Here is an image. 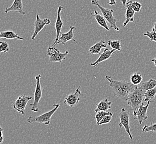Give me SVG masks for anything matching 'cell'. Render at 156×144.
<instances>
[{"label":"cell","mask_w":156,"mask_h":144,"mask_svg":"<svg viewBox=\"0 0 156 144\" xmlns=\"http://www.w3.org/2000/svg\"><path fill=\"white\" fill-rule=\"evenodd\" d=\"M105 78L110 83L113 95L125 101L127 100L131 93L137 87V85L132 84L131 82L116 81L109 76H106Z\"/></svg>","instance_id":"cell-1"},{"label":"cell","mask_w":156,"mask_h":144,"mask_svg":"<svg viewBox=\"0 0 156 144\" xmlns=\"http://www.w3.org/2000/svg\"><path fill=\"white\" fill-rule=\"evenodd\" d=\"M145 93V90H143L140 86H137L135 89L131 93L126 101L127 104L132 108L133 115L136 113L140 106L144 102Z\"/></svg>","instance_id":"cell-2"},{"label":"cell","mask_w":156,"mask_h":144,"mask_svg":"<svg viewBox=\"0 0 156 144\" xmlns=\"http://www.w3.org/2000/svg\"><path fill=\"white\" fill-rule=\"evenodd\" d=\"M99 0H92L91 3L93 5L96 6L99 9H100L101 12L102 13V16L105 17L106 20L108 22L109 24H110V26L113 28L116 31H119L120 28L117 27L116 25V19L115 18L113 15L114 10L110 9H106L101 6L99 2Z\"/></svg>","instance_id":"cell-3"},{"label":"cell","mask_w":156,"mask_h":144,"mask_svg":"<svg viewBox=\"0 0 156 144\" xmlns=\"http://www.w3.org/2000/svg\"><path fill=\"white\" fill-rule=\"evenodd\" d=\"M53 106H54V109L42 114L41 115H39L38 117H30L27 119L28 123L30 124L38 123L40 124H45L47 125H49L51 123L52 116L55 113V111L57 110L59 108L60 104H54Z\"/></svg>","instance_id":"cell-4"},{"label":"cell","mask_w":156,"mask_h":144,"mask_svg":"<svg viewBox=\"0 0 156 144\" xmlns=\"http://www.w3.org/2000/svg\"><path fill=\"white\" fill-rule=\"evenodd\" d=\"M69 54V52L66 51L62 53L54 47H48L47 50V56L49 57V61L51 62H59L61 63L62 60H65L66 57Z\"/></svg>","instance_id":"cell-5"},{"label":"cell","mask_w":156,"mask_h":144,"mask_svg":"<svg viewBox=\"0 0 156 144\" xmlns=\"http://www.w3.org/2000/svg\"><path fill=\"white\" fill-rule=\"evenodd\" d=\"M41 78V75L40 74H38L36 77V87L35 89L34 92V102L30 105H32V108L30 110L34 112H38V106L41 99L42 98V89L40 79Z\"/></svg>","instance_id":"cell-6"},{"label":"cell","mask_w":156,"mask_h":144,"mask_svg":"<svg viewBox=\"0 0 156 144\" xmlns=\"http://www.w3.org/2000/svg\"><path fill=\"white\" fill-rule=\"evenodd\" d=\"M119 116L120 119V123L119 124V126L120 128H121L122 127H124L126 132L129 136V138L132 140L133 139V136L130 131L129 111H127L125 108H122Z\"/></svg>","instance_id":"cell-7"},{"label":"cell","mask_w":156,"mask_h":144,"mask_svg":"<svg viewBox=\"0 0 156 144\" xmlns=\"http://www.w3.org/2000/svg\"><path fill=\"white\" fill-rule=\"evenodd\" d=\"M32 99V96H27L25 95H20L15 102L12 103V108L22 115H24V110L28 102Z\"/></svg>","instance_id":"cell-8"},{"label":"cell","mask_w":156,"mask_h":144,"mask_svg":"<svg viewBox=\"0 0 156 144\" xmlns=\"http://www.w3.org/2000/svg\"><path fill=\"white\" fill-rule=\"evenodd\" d=\"M51 23V21L48 18H45L42 20L40 18L39 15L37 14L36 19L34 22V31L33 34L31 37V39L34 40L36 38L38 34V33L45 27V26L49 25Z\"/></svg>","instance_id":"cell-9"},{"label":"cell","mask_w":156,"mask_h":144,"mask_svg":"<svg viewBox=\"0 0 156 144\" xmlns=\"http://www.w3.org/2000/svg\"><path fill=\"white\" fill-rule=\"evenodd\" d=\"M80 88L81 87L79 86L76 89L75 93L69 94L66 97L64 103L65 104L69 105L70 107H72V108L78 105L80 101V95L81 94V92L80 90Z\"/></svg>","instance_id":"cell-10"},{"label":"cell","mask_w":156,"mask_h":144,"mask_svg":"<svg viewBox=\"0 0 156 144\" xmlns=\"http://www.w3.org/2000/svg\"><path fill=\"white\" fill-rule=\"evenodd\" d=\"M65 9V7H63V6H59L58 7L57 11V19L55 24V31H56V38L54 41V44L52 45L53 47H55L57 44L58 40L59 39L60 34L62 33V30L63 26V20L61 17V13L63 9Z\"/></svg>","instance_id":"cell-11"},{"label":"cell","mask_w":156,"mask_h":144,"mask_svg":"<svg viewBox=\"0 0 156 144\" xmlns=\"http://www.w3.org/2000/svg\"><path fill=\"white\" fill-rule=\"evenodd\" d=\"M79 28L74 27L72 26H70V30L67 33H61V36L59 37V39L58 40L56 45L58 44H62L63 45H66V42L69 41H73V42L77 43V42L74 39V34L73 33V31L74 30H78Z\"/></svg>","instance_id":"cell-12"},{"label":"cell","mask_w":156,"mask_h":144,"mask_svg":"<svg viewBox=\"0 0 156 144\" xmlns=\"http://www.w3.org/2000/svg\"><path fill=\"white\" fill-rule=\"evenodd\" d=\"M151 101L147 102V104L146 106H144V103L141 104L138 109L136 114L134 115L135 119L138 120L139 124L141 125L145 120L148 119L147 111L148 108L150 106Z\"/></svg>","instance_id":"cell-13"},{"label":"cell","mask_w":156,"mask_h":144,"mask_svg":"<svg viewBox=\"0 0 156 144\" xmlns=\"http://www.w3.org/2000/svg\"><path fill=\"white\" fill-rule=\"evenodd\" d=\"M11 11L18 12L22 15H26V13L24 12L23 9L22 0H14L11 6L9 7H6L5 10V13H7Z\"/></svg>","instance_id":"cell-14"},{"label":"cell","mask_w":156,"mask_h":144,"mask_svg":"<svg viewBox=\"0 0 156 144\" xmlns=\"http://www.w3.org/2000/svg\"><path fill=\"white\" fill-rule=\"evenodd\" d=\"M134 0H128L126 3V19L123 23V27H126L129 22L134 21L135 12L131 7V3Z\"/></svg>","instance_id":"cell-15"},{"label":"cell","mask_w":156,"mask_h":144,"mask_svg":"<svg viewBox=\"0 0 156 144\" xmlns=\"http://www.w3.org/2000/svg\"><path fill=\"white\" fill-rule=\"evenodd\" d=\"M116 51V50L114 49H112V50H109L108 48H105L104 51L103 52V53L100 54V56L99 58L94 63H91V66H97L99 63L110 59L111 56H112V54H113Z\"/></svg>","instance_id":"cell-16"},{"label":"cell","mask_w":156,"mask_h":144,"mask_svg":"<svg viewBox=\"0 0 156 144\" xmlns=\"http://www.w3.org/2000/svg\"><path fill=\"white\" fill-rule=\"evenodd\" d=\"M91 14L92 15L94 16V18H95V20L97 22V23L100 25V27L104 28L106 30H110L108 25L107 23H106V19H105V17L103 16L100 15L99 14V12H98L96 10L95 11L94 15L93 13H91Z\"/></svg>","instance_id":"cell-17"},{"label":"cell","mask_w":156,"mask_h":144,"mask_svg":"<svg viewBox=\"0 0 156 144\" xmlns=\"http://www.w3.org/2000/svg\"><path fill=\"white\" fill-rule=\"evenodd\" d=\"M112 103L109 102L108 99H105L101 100L100 102L96 104V108L95 111H108L111 108Z\"/></svg>","instance_id":"cell-18"},{"label":"cell","mask_w":156,"mask_h":144,"mask_svg":"<svg viewBox=\"0 0 156 144\" xmlns=\"http://www.w3.org/2000/svg\"><path fill=\"white\" fill-rule=\"evenodd\" d=\"M107 45L104 41H100L93 45L89 49V52L92 54H100V51L103 48H106Z\"/></svg>","instance_id":"cell-19"},{"label":"cell","mask_w":156,"mask_h":144,"mask_svg":"<svg viewBox=\"0 0 156 144\" xmlns=\"http://www.w3.org/2000/svg\"><path fill=\"white\" fill-rule=\"evenodd\" d=\"M0 38H4V39H17L18 40H23V38L21 37L17 34L15 33L13 31H5L2 32L0 33Z\"/></svg>","instance_id":"cell-20"},{"label":"cell","mask_w":156,"mask_h":144,"mask_svg":"<svg viewBox=\"0 0 156 144\" xmlns=\"http://www.w3.org/2000/svg\"><path fill=\"white\" fill-rule=\"evenodd\" d=\"M140 87L145 91L151 89L156 87V80L154 79H150L148 81L142 83Z\"/></svg>","instance_id":"cell-21"},{"label":"cell","mask_w":156,"mask_h":144,"mask_svg":"<svg viewBox=\"0 0 156 144\" xmlns=\"http://www.w3.org/2000/svg\"><path fill=\"white\" fill-rule=\"evenodd\" d=\"M142 75L141 74L140 72H136L133 73V74L131 75V82L132 84L135 85H138L140 84L142 81Z\"/></svg>","instance_id":"cell-22"},{"label":"cell","mask_w":156,"mask_h":144,"mask_svg":"<svg viewBox=\"0 0 156 144\" xmlns=\"http://www.w3.org/2000/svg\"><path fill=\"white\" fill-rule=\"evenodd\" d=\"M156 95V87L146 91L144 94V102L152 101L154 99Z\"/></svg>","instance_id":"cell-23"},{"label":"cell","mask_w":156,"mask_h":144,"mask_svg":"<svg viewBox=\"0 0 156 144\" xmlns=\"http://www.w3.org/2000/svg\"><path fill=\"white\" fill-rule=\"evenodd\" d=\"M95 115V119H96V123H98L101 120H102L105 116L108 115H111L112 114L111 112L105 111H98L96 112Z\"/></svg>","instance_id":"cell-24"},{"label":"cell","mask_w":156,"mask_h":144,"mask_svg":"<svg viewBox=\"0 0 156 144\" xmlns=\"http://www.w3.org/2000/svg\"><path fill=\"white\" fill-rule=\"evenodd\" d=\"M108 45H110L111 48L112 49H116L119 51H121V42L120 41H111V40H109L108 41Z\"/></svg>","instance_id":"cell-25"},{"label":"cell","mask_w":156,"mask_h":144,"mask_svg":"<svg viewBox=\"0 0 156 144\" xmlns=\"http://www.w3.org/2000/svg\"><path fill=\"white\" fill-rule=\"evenodd\" d=\"M142 131L144 132H150L153 131L156 132V123H151V125H145L144 127L142 128Z\"/></svg>","instance_id":"cell-26"},{"label":"cell","mask_w":156,"mask_h":144,"mask_svg":"<svg viewBox=\"0 0 156 144\" xmlns=\"http://www.w3.org/2000/svg\"><path fill=\"white\" fill-rule=\"evenodd\" d=\"M144 36H147L150 39V42H156V32L155 31H147L146 32L144 33Z\"/></svg>","instance_id":"cell-27"},{"label":"cell","mask_w":156,"mask_h":144,"mask_svg":"<svg viewBox=\"0 0 156 144\" xmlns=\"http://www.w3.org/2000/svg\"><path fill=\"white\" fill-rule=\"evenodd\" d=\"M112 116H113V114L108 115L105 116V117H104L102 120H101L98 123H96V124L98 125H101L103 124H106L109 123L111 121V120H112Z\"/></svg>","instance_id":"cell-28"},{"label":"cell","mask_w":156,"mask_h":144,"mask_svg":"<svg viewBox=\"0 0 156 144\" xmlns=\"http://www.w3.org/2000/svg\"><path fill=\"white\" fill-rule=\"evenodd\" d=\"M1 53H6L9 51V45L6 41H1Z\"/></svg>","instance_id":"cell-29"},{"label":"cell","mask_w":156,"mask_h":144,"mask_svg":"<svg viewBox=\"0 0 156 144\" xmlns=\"http://www.w3.org/2000/svg\"><path fill=\"white\" fill-rule=\"evenodd\" d=\"M131 7L135 12L139 13L141 11V8L142 7V5L141 3L137 2V1H133L131 3Z\"/></svg>","instance_id":"cell-30"},{"label":"cell","mask_w":156,"mask_h":144,"mask_svg":"<svg viewBox=\"0 0 156 144\" xmlns=\"http://www.w3.org/2000/svg\"><path fill=\"white\" fill-rule=\"evenodd\" d=\"M0 143L2 144L3 142V130L2 128L1 127V139H0Z\"/></svg>","instance_id":"cell-31"},{"label":"cell","mask_w":156,"mask_h":144,"mask_svg":"<svg viewBox=\"0 0 156 144\" xmlns=\"http://www.w3.org/2000/svg\"><path fill=\"white\" fill-rule=\"evenodd\" d=\"M108 4L110 6H114L116 4V0H109Z\"/></svg>","instance_id":"cell-32"},{"label":"cell","mask_w":156,"mask_h":144,"mask_svg":"<svg viewBox=\"0 0 156 144\" xmlns=\"http://www.w3.org/2000/svg\"><path fill=\"white\" fill-rule=\"evenodd\" d=\"M127 1H128V0H121V2L122 3L123 6H125V7L126 6V3H127Z\"/></svg>","instance_id":"cell-33"},{"label":"cell","mask_w":156,"mask_h":144,"mask_svg":"<svg viewBox=\"0 0 156 144\" xmlns=\"http://www.w3.org/2000/svg\"><path fill=\"white\" fill-rule=\"evenodd\" d=\"M152 31L156 32V23H154L153 28H152Z\"/></svg>","instance_id":"cell-34"},{"label":"cell","mask_w":156,"mask_h":144,"mask_svg":"<svg viewBox=\"0 0 156 144\" xmlns=\"http://www.w3.org/2000/svg\"><path fill=\"white\" fill-rule=\"evenodd\" d=\"M152 62L154 63V65H155V66L156 67V58H153V59H152Z\"/></svg>","instance_id":"cell-35"}]
</instances>
